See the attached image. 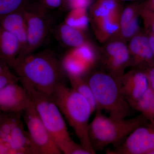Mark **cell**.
I'll return each instance as SVG.
<instances>
[{"label": "cell", "instance_id": "d590c367", "mask_svg": "<svg viewBox=\"0 0 154 154\" xmlns=\"http://www.w3.org/2000/svg\"><path fill=\"white\" fill-rule=\"evenodd\" d=\"M1 113H2V112H1V110H0V116H1Z\"/></svg>", "mask_w": 154, "mask_h": 154}, {"label": "cell", "instance_id": "603a6c76", "mask_svg": "<svg viewBox=\"0 0 154 154\" xmlns=\"http://www.w3.org/2000/svg\"><path fill=\"white\" fill-rule=\"evenodd\" d=\"M141 8L140 3L136 2L122 9L120 18V29L139 18Z\"/></svg>", "mask_w": 154, "mask_h": 154}, {"label": "cell", "instance_id": "44dd1931", "mask_svg": "<svg viewBox=\"0 0 154 154\" xmlns=\"http://www.w3.org/2000/svg\"><path fill=\"white\" fill-rule=\"evenodd\" d=\"M70 53L84 64L90 70L95 66L99 58L96 50L89 42L73 48Z\"/></svg>", "mask_w": 154, "mask_h": 154}, {"label": "cell", "instance_id": "ba28073f", "mask_svg": "<svg viewBox=\"0 0 154 154\" xmlns=\"http://www.w3.org/2000/svg\"><path fill=\"white\" fill-rule=\"evenodd\" d=\"M22 115L38 154H62L42 121L31 100Z\"/></svg>", "mask_w": 154, "mask_h": 154}, {"label": "cell", "instance_id": "5bb4252c", "mask_svg": "<svg viewBox=\"0 0 154 154\" xmlns=\"http://www.w3.org/2000/svg\"><path fill=\"white\" fill-rule=\"evenodd\" d=\"M25 10L21 9L0 17V25L16 36L20 42V54L25 49L27 44V25Z\"/></svg>", "mask_w": 154, "mask_h": 154}, {"label": "cell", "instance_id": "3957f363", "mask_svg": "<svg viewBox=\"0 0 154 154\" xmlns=\"http://www.w3.org/2000/svg\"><path fill=\"white\" fill-rule=\"evenodd\" d=\"M51 96L73 130L80 144L91 154L96 153L88 134L89 120L93 113L88 100L65 83L60 84Z\"/></svg>", "mask_w": 154, "mask_h": 154}, {"label": "cell", "instance_id": "ffe728a7", "mask_svg": "<svg viewBox=\"0 0 154 154\" xmlns=\"http://www.w3.org/2000/svg\"><path fill=\"white\" fill-rule=\"evenodd\" d=\"M130 106L133 110L140 112L149 123L154 125V91L150 87L140 99Z\"/></svg>", "mask_w": 154, "mask_h": 154}, {"label": "cell", "instance_id": "30bf717a", "mask_svg": "<svg viewBox=\"0 0 154 154\" xmlns=\"http://www.w3.org/2000/svg\"><path fill=\"white\" fill-rule=\"evenodd\" d=\"M154 149V125L147 123L134 130L120 145L108 154H149Z\"/></svg>", "mask_w": 154, "mask_h": 154}, {"label": "cell", "instance_id": "5b68a950", "mask_svg": "<svg viewBox=\"0 0 154 154\" xmlns=\"http://www.w3.org/2000/svg\"><path fill=\"white\" fill-rule=\"evenodd\" d=\"M85 76L94 93L98 107L116 119L127 118L133 109L122 90L119 79L105 70L95 71Z\"/></svg>", "mask_w": 154, "mask_h": 154}, {"label": "cell", "instance_id": "d6986e66", "mask_svg": "<svg viewBox=\"0 0 154 154\" xmlns=\"http://www.w3.org/2000/svg\"><path fill=\"white\" fill-rule=\"evenodd\" d=\"M71 88L82 95L87 100L92 108L93 113L96 111L98 105L93 91L85 76L67 73Z\"/></svg>", "mask_w": 154, "mask_h": 154}, {"label": "cell", "instance_id": "7c38bea8", "mask_svg": "<svg viewBox=\"0 0 154 154\" xmlns=\"http://www.w3.org/2000/svg\"><path fill=\"white\" fill-rule=\"evenodd\" d=\"M119 81L122 93L130 105L140 99L149 88L146 72L139 69L132 68L125 73Z\"/></svg>", "mask_w": 154, "mask_h": 154}, {"label": "cell", "instance_id": "e575fe53", "mask_svg": "<svg viewBox=\"0 0 154 154\" xmlns=\"http://www.w3.org/2000/svg\"><path fill=\"white\" fill-rule=\"evenodd\" d=\"M63 1H67V2H71L72 1H75V0H63Z\"/></svg>", "mask_w": 154, "mask_h": 154}, {"label": "cell", "instance_id": "9a60e30c", "mask_svg": "<svg viewBox=\"0 0 154 154\" xmlns=\"http://www.w3.org/2000/svg\"><path fill=\"white\" fill-rule=\"evenodd\" d=\"M122 9H118L106 19L92 26L96 38L100 43H105L118 38Z\"/></svg>", "mask_w": 154, "mask_h": 154}, {"label": "cell", "instance_id": "277c9868", "mask_svg": "<svg viewBox=\"0 0 154 154\" xmlns=\"http://www.w3.org/2000/svg\"><path fill=\"white\" fill-rule=\"evenodd\" d=\"M102 111L96 109L88 128L91 144L96 152L110 145L118 146L136 128L149 123L141 114L132 118L116 119L104 115Z\"/></svg>", "mask_w": 154, "mask_h": 154}, {"label": "cell", "instance_id": "cb8c5ba5", "mask_svg": "<svg viewBox=\"0 0 154 154\" xmlns=\"http://www.w3.org/2000/svg\"><path fill=\"white\" fill-rule=\"evenodd\" d=\"M28 0H0V17L13 12L27 9Z\"/></svg>", "mask_w": 154, "mask_h": 154}, {"label": "cell", "instance_id": "d6a6232c", "mask_svg": "<svg viewBox=\"0 0 154 154\" xmlns=\"http://www.w3.org/2000/svg\"><path fill=\"white\" fill-rule=\"evenodd\" d=\"M119 1H123V2H129V1H137V0H119Z\"/></svg>", "mask_w": 154, "mask_h": 154}, {"label": "cell", "instance_id": "8992f818", "mask_svg": "<svg viewBox=\"0 0 154 154\" xmlns=\"http://www.w3.org/2000/svg\"><path fill=\"white\" fill-rule=\"evenodd\" d=\"M22 113L2 112L0 116V154H38Z\"/></svg>", "mask_w": 154, "mask_h": 154}, {"label": "cell", "instance_id": "6da1fadb", "mask_svg": "<svg viewBox=\"0 0 154 154\" xmlns=\"http://www.w3.org/2000/svg\"><path fill=\"white\" fill-rule=\"evenodd\" d=\"M23 82L37 91L51 96L67 75L62 62L49 50L34 52L18 58L12 68Z\"/></svg>", "mask_w": 154, "mask_h": 154}, {"label": "cell", "instance_id": "8fae6325", "mask_svg": "<svg viewBox=\"0 0 154 154\" xmlns=\"http://www.w3.org/2000/svg\"><path fill=\"white\" fill-rule=\"evenodd\" d=\"M129 42L128 46L130 55V67L145 71L154 66V55L144 30L135 35Z\"/></svg>", "mask_w": 154, "mask_h": 154}, {"label": "cell", "instance_id": "83f0119b", "mask_svg": "<svg viewBox=\"0 0 154 154\" xmlns=\"http://www.w3.org/2000/svg\"><path fill=\"white\" fill-rule=\"evenodd\" d=\"M92 0H75L69 2L71 7L73 9L77 8H87L91 4Z\"/></svg>", "mask_w": 154, "mask_h": 154}, {"label": "cell", "instance_id": "d4e9b609", "mask_svg": "<svg viewBox=\"0 0 154 154\" xmlns=\"http://www.w3.org/2000/svg\"><path fill=\"white\" fill-rule=\"evenodd\" d=\"M140 17L143 22L144 30L154 35V12L141 8Z\"/></svg>", "mask_w": 154, "mask_h": 154}, {"label": "cell", "instance_id": "4dcf8cb0", "mask_svg": "<svg viewBox=\"0 0 154 154\" xmlns=\"http://www.w3.org/2000/svg\"><path fill=\"white\" fill-rule=\"evenodd\" d=\"M11 69V68L5 61L0 60V75L2 74Z\"/></svg>", "mask_w": 154, "mask_h": 154}, {"label": "cell", "instance_id": "2e32d148", "mask_svg": "<svg viewBox=\"0 0 154 154\" xmlns=\"http://www.w3.org/2000/svg\"><path fill=\"white\" fill-rule=\"evenodd\" d=\"M21 51L17 37L0 25V60L12 69Z\"/></svg>", "mask_w": 154, "mask_h": 154}, {"label": "cell", "instance_id": "52a82bcc", "mask_svg": "<svg viewBox=\"0 0 154 154\" xmlns=\"http://www.w3.org/2000/svg\"><path fill=\"white\" fill-rule=\"evenodd\" d=\"M27 25V41L25 49L18 58L35 52L44 43L54 27V18L46 13L25 10Z\"/></svg>", "mask_w": 154, "mask_h": 154}, {"label": "cell", "instance_id": "e0dca14e", "mask_svg": "<svg viewBox=\"0 0 154 154\" xmlns=\"http://www.w3.org/2000/svg\"><path fill=\"white\" fill-rule=\"evenodd\" d=\"M82 32L66 23L54 27L52 31V33L62 44L73 48L88 43Z\"/></svg>", "mask_w": 154, "mask_h": 154}, {"label": "cell", "instance_id": "9c48e42d", "mask_svg": "<svg viewBox=\"0 0 154 154\" xmlns=\"http://www.w3.org/2000/svg\"><path fill=\"white\" fill-rule=\"evenodd\" d=\"M99 52L104 70L117 79H120L125 73V69L130 67L128 46L122 40L114 39L107 42Z\"/></svg>", "mask_w": 154, "mask_h": 154}, {"label": "cell", "instance_id": "7a4b0ae2", "mask_svg": "<svg viewBox=\"0 0 154 154\" xmlns=\"http://www.w3.org/2000/svg\"><path fill=\"white\" fill-rule=\"evenodd\" d=\"M20 82L26 90L42 121L62 153L91 154L81 144L76 143L72 139L63 116L51 96L37 91L25 82Z\"/></svg>", "mask_w": 154, "mask_h": 154}, {"label": "cell", "instance_id": "4fadbf2b", "mask_svg": "<svg viewBox=\"0 0 154 154\" xmlns=\"http://www.w3.org/2000/svg\"><path fill=\"white\" fill-rule=\"evenodd\" d=\"M30 102L26 90L18 82L8 84L0 91V110L2 112L22 113Z\"/></svg>", "mask_w": 154, "mask_h": 154}, {"label": "cell", "instance_id": "f546056e", "mask_svg": "<svg viewBox=\"0 0 154 154\" xmlns=\"http://www.w3.org/2000/svg\"><path fill=\"white\" fill-rule=\"evenodd\" d=\"M140 4L141 8L154 12V0H145Z\"/></svg>", "mask_w": 154, "mask_h": 154}, {"label": "cell", "instance_id": "ac0fdd59", "mask_svg": "<svg viewBox=\"0 0 154 154\" xmlns=\"http://www.w3.org/2000/svg\"><path fill=\"white\" fill-rule=\"evenodd\" d=\"M122 8L119 0H97L90 11V20L92 26L110 16L114 11Z\"/></svg>", "mask_w": 154, "mask_h": 154}, {"label": "cell", "instance_id": "836d02e7", "mask_svg": "<svg viewBox=\"0 0 154 154\" xmlns=\"http://www.w3.org/2000/svg\"><path fill=\"white\" fill-rule=\"evenodd\" d=\"M149 154H154V149Z\"/></svg>", "mask_w": 154, "mask_h": 154}, {"label": "cell", "instance_id": "f1b7e54d", "mask_svg": "<svg viewBox=\"0 0 154 154\" xmlns=\"http://www.w3.org/2000/svg\"><path fill=\"white\" fill-rule=\"evenodd\" d=\"M149 84V87L154 91V66L145 71Z\"/></svg>", "mask_w": 154, "mask_h": 154}, {"label": "cell", "instance_id": "1f68e13d", "mask_svg": "<svg viewBox=\"0 0 154 154\" xmlns=\"http://www.w3.org/2000/svg\"><path fill=\"white\" fill-rule=\"evenodd\" d=\"M144 31H145L148 37L149 42L153 54L154 55V35L150 33V32L146 31V30H144Z\"/></svg>", "mask_w": 154, "mask_h": 154}, {"label": "cell", "instance_id": "484cf974", "mask_svg": "<svg viewBox=\"0 0 154 154\" xmlns=\"http://www.w3.org/2000/svg\"><path fill=\"white\" fill-rule=\"evenodd\" d=\"M19 82V77L10 70L0 75V91L8 84Z\"/></svg>", "mask_w": 154, "mask_h": 154}, {"label": "cell", "instance_id": "7402d4cb", "mask_svg": "<svg viewBox=\"0 0 154 154\" xmlns=\"http://www.w3.org/2000/svg\"><path fill=\"white\" fill-rule=\"evenodd\" d=\"M89 18L86 8L73 9L66 20V24L72 27L82 30L88 26Z\"/></svg>", "mask_w": 154, "mask_h": 154}, {"label": "cell", "instance_id": "4316f807", "mask_svg": "<svg viewBox=\"0 0 154 154\" xmlns=\"http://www.w3.org/2000/svg\"><path fill=\"white\" fill-rule=\"evenodd\" d=\"M62 0H41L42 8L55 9L60 7Z\"/></svg>", "mask_w": 154, "mask_h": 154}]
</instances>
